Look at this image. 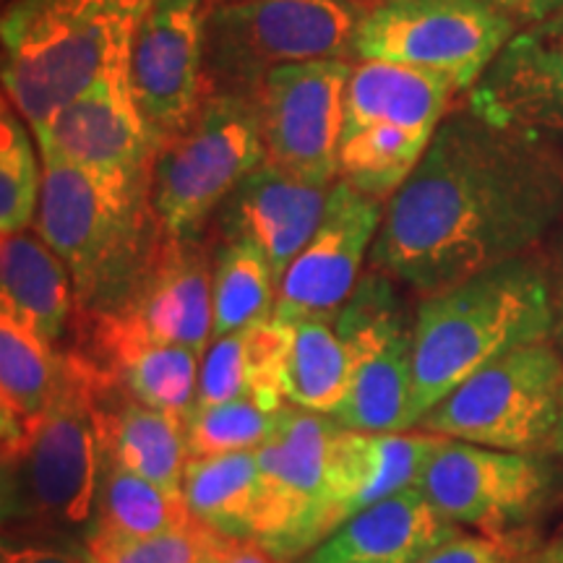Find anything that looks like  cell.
Segmentation results:
<instances>
[{
  "mask_svg": "<svg viewBox=\"0 0 563 563\" xmlns=\"http://www.w3.org/2000/svg\"><path fill=\"white\" fill-rule=\"evenodd\" d=\"M561 222V146L467 104L443 118L386 201L368 264L428 298L527 256Z\"/></svg>",
  "mask_w": 563,
  "mask_h": 563,
  "instance_id": "cell-1",
  "label": "cell"
},
{
  "mask_svg": "<svg viewBox=\"0 0 563 563\" xmlns=\"http://www.w3.org/2000/svg\"><path fill=\"white\" fill-rule=\"evenodd\" d=\"M40 157L34 230L66 264L76 313L123 311L167 238L152 201V178H104L53 152Z\"/></svg>",
  "mask_w": 563,
  "mask_h": 563,
  "instance_id": "cell-2",
  "label": "cell"
},
{
  "mask_svg": "<svg viewBox=\"0 0 563 563\" xmlns=\"http://www.w3.org/2000/svg\"><path fill=\"white\" fill-rule=\"evenodd\" d=\"M551 334V277L534 253L422 298L415 311L407 431L483 365Z\"/></svg>",
  "mask_w": 563,
  "mask_h": 563,
  "instance_id": "cell-3",
  "label": "cell"
},
{
  "mask_svg": "<svg viewBox=\"0 0 563 563\" xmlns=\"http://www.w3.org/2000/svg\"><path fill=\"white\" fill-rule=\"evenodd\" d=\"M58 350L51 410L21 452L3 460V532L81 540L95 527L108 460L97 407L102 371L76 347Z\"/></svg>",
  "mask_w": 563,
  "mask_h": 563,
  "instance_id": "cell-4",
  "label": "cell"
},
{
  "mask_svg": "<svg viewBox=\"0 0 563 563\" xmlns=\"http://www.w3.org/2000/svg\"><path fill=\"white\" fill-rule=\"evenodd\" d=\"M154 0H16L3 13V89L32 131L129 63Z\"/></svg>",
  "mask_w": 563,
  "mask_h": 563,
  "instance_id": "cell-5",
  "label": "cell"
},
{
  "mask_svg": "<svg viewBox=\"0 0 563 563\" xmlns=\"http://www.w3.org/2000/svg\"><path fill=\"white\" fill-rule=\"evenodd\" d=\"M363 0H241L209 5L203 26L207 97L258 102L274 68L350 60Z\"/></svg>",
  "mask_w": 563,
  "mask_h": 563,
  "instance_id": "cell-6",
  "label": "cell"
},
{
  "mask_svg": "<svg viewBox=\"0 0 563 563\" xmlns=\"http://www.w3.org/2000/svg\"><path fill=\"white\" fill-rule=\"evenodd\" d=\"M266 162L258 102L207 97L199 115L157 144L152 201L175 238H203L217 209Z\"/></svg>",
  "mask_w": 563,
  "mask_h": 563,
  "instance_id": "cell-7",
  "label": "cell"
},
{
  "mask_svg": "<svg viewBox=\"0 0 563 563\" xmlns=\"http://www.w3.org/2000/svg\"><path fill=\"white\" fill-rule=\"evenodd\" d=\"M561 391L563 352L551 340L532 342L464 378L415 428L504 452L551 454Z\"/></svg>",
  "mask_w": 563,
  "mask_h": 563,
  "instance_id": "cell-8",
  "label": "cell"
},
{
  "mask_svg": "<svg viewBox=\"0 0 563 563\" xmlns=\"http://www.w3.org/2000/svg\"><path fill=\"white\" fill-rule=\"evenodd\" d=\"M519 32L488 0H373L352 37V58L446 76L473 91Z\"/></svg>",
  "mask_w": 563,
  "mask_h": 563,
  "instance_id": "cell-9",
  "label": "cell"
},
{
  "mask_svg": "<svg viewBox=\"0 0 563 563\" xmlns=\"http://www.w3.org/2000/svg\"><path fill=\"white\" fill-rule=\"evenodd\" d=\"M334 323L350 347L352 384L332 418L350 431H407L415 316L407 313L394 279L376 269L365 272Z\"/></svg>",
  "mask_w": 563,
  "mask_h": 563,
  "instance_id": "cell-10",
  "label": "cell"
},
{
  "mask_svg": "<svg viewBox=\"0 0 563 563\" xmlns=\"http://www.w3.org/2000/svg\"><path fill=\"white\" fill-rule=\"evenodd\" d=\"M559 473L548 454L504 452L449 439L418 488L449 522L473 532H522L553 501Z\"/></svg>",
  "mask_w": 563,
  "mask_h": 563,
  "instance_id": "cell-11",
  "label": "cell"
},
{
  "mask_svg": "<svg viewBox=\"0 0 563 563\" xmlns=\"http://www.w3.org/2000/svg\"><path fill=\"white\" fill-rule=\"evenodd\" d=\"M340 431L342 426L329 415L290 405L279 433L256 449L262 498L253 540L282 563L300 561L319 545V519Z\"/></svg>",
  "mask_w": 563,
  "mask_h": 563,
  "instance_id": "cell-12",
  "label": "cell"
},
{
  "mask_svg": "<svg viewBox=\"0 0 563 563\" xmlns=\"http://www.w3.org/2000/svg\"><path fill=\"white\" fill-rule=\"evenodd\" d=\"M350 60H313L274 68L258 95L266 159L295 178L334 186Z\"/></svg>",
  "mask_w": 563,
  "mask_h": 563,
  "instance_id": "cell-13",
  "label": "cell"
},
{
  "mask_svg": "<svg viewBox=\"0 0 563 563\" xmlns=\"http://www.w3.org/2000/svg\"><path fill=\"white\" fill-rule=\"evenodd\" d=\"M207 0H154L131 42L129 79L154 146L180 133L207 100Z\"/></svg>",
  "mask_w": 563,
  "mask_h": 563,
  "instance_id": "cell-14",
  "label": "cell"
},
{
  "mask_svg": "<svg viewBox=\"0 0 563 563\" xmlns=\"http://www.w3.org/2000/svg\"><path fill=\"white\" fill-rule=\"evenodd\" d=\"M384 209V201L336 180L319 230L279 282L274 319H334L363 279L365 256H371L382 230Z\"/></svg>",
  "mask_w": 563,
  "mask_h": 563,
  "instance_id": "cell-15",
  "label": "cell"
},
{
  "mask_svg": "<svg viewBox=\"0 0 563 563\" xmlns=\"http://www.w3.org/2000/svg\"><path fill=\"white\" fill-rule=\"evenodd\" d=\"M40 152H53L84 170L118 180L152 178V133L136 108L129 63L110 68L95 87L34 131Z\"/></svg>",
  "mask_w": 563,
  "mask_h": 563,
  "instance_id": "cell-16",
  "label": "cell"
},
{
  "mask_svg": "<svg viewBox=\"0 0 563 563\" xmlns=\"http://www.w3.org/2000/svg\"><path fill=\"white\" fill-rule=\"evenodd\" d=\"M74 342L125 394L154 410L188 420L199 389V355L152 340L123 313H76Z\"/></svg>",
  "mask_w": 563,
  "mask_h": 563,
  "instance_id": "cell-17",
  "label": "cell"
},
{
  "mask_svg": "<svg viewBox=\"0 0 563 563\" xmlns=\"http://www.w3.org/2000/svg\"><path fill=\"white\" fill-rule=\"evenodd\" d=\"M470 108L563 150V11L522 26L470 91Z\"/></svg>",
  "mask_w": 563,
  "mask_h": 563,
  "instance_id": "cell-18",
  "label": "cell"
},
{
  "mask_svg": "<svg viewBox=\"0 0 563 563\" xmlns=\"http://www.w3.org/2000/svg\"><path fill=\"white\" fill-rule=\"evenodd\" d=\"M332 186H316L269 159L214 214V241H251L269 258L277 285L327 214Z\"/></svg>",
  "mask_w": 563,
  "mask_h": 563,
  "instance_id": "cell-19",
  "label": "cell"
},
{
  "mask_svg": "<svg viewBox=\"0 0 563 563\" xmlns=\"http://www.w3.org/2000/svg\"><path fill=\"white\" fill-rule=\"evenodd\" d=\"M449 439L420 428L365 433L342 428L334 441L329 488L319 519V543L336 527L394 493L418 485L420 475Z\"/></svg>",
  "mask_w": 563,
  "mask_h": 563,
  "instance_id": "cell-20",
  "label": "cell"
},
{
  "mask_svg": "<svg viewBox=\"0 0 563 563\" xmlns=\"http://www.w3.org/2000/svg\"><path fill=\"white\" fill-rule=\"evenodd\" d=\"M152 340L203 355L214 340L211 249L203 238L167 232L150 274L123 311Z\"/></svg>",
  "mask_w": 563,
  "mask_h": 563,
  "instance_id": "cell-21",
  "label": "cell"
},
{
  "mask_svg": "<svg viewBox=\"0 0 563 563\" xmlns=\"http://www.w3.org/2000/svg\"><path fill=\"white\" fill-rule=\"evenodd\" d=\"M460 532L412 485L355 514L298 563H420Z\"/></svg>",
  "mask_w": 563,
  "mask_h": 563,
  "instance_id": "cell-22",
  "label": "cell"
},
{
  "mask_svg": "<svg viewBox=\"0 0 563 563\" xmlns=\"http://www.w3.org/2000/svg\"><path fill=\"white\" fill-rule=\"evenodd\" d=\"M292 340V323L274 316L251 323L241 332L214 336L201 355L194 410L238 399H253L272 412L285 410L290 402L282 391V376Z\"/></svg>",
  "mask_w": 563,
  "mask_h": 563,
  "instance_id": "cell-23",
  "label": "cell"
},
{
  "mask_svg": "<svg viewBox=\"0 0 563 563\" xmlns=\"http://www.w3.org/2000/svg\"><path fill=\"white\" fill-rule=\"evenodd\" d=\"M97 407L108 460L123 464L125 470L162 488L183 493V475L191 460L186 420L133 399L104 371Z\"/></svg>",
  "mask_w": 563,
  "mask_h": 563,
  "instance_id": "cell-24",
  "label": "cell"
},
{
  "mask_svg": "<svg viewBox=\"0 0 563 563\" xmlns=\"http://www.w3.org/2000/svg\"><path fill=\"white\" fill-rule=\"evenodd\" d=\"M456 87L446 76L386 60L352 66L344 100V131L365 125H397L433 136L446 118Z\"/></svg>",
  "mask_w": 563,
  "mask_h": 563,
  "instance_id": "cell-25",
  "label": "cell"
},
{
  "mask_svg": "<svg viewBox=\"0 0 563 563\" xmlns=\"http://www.w3.org/2000/svg\"><path fill=\"white\" fill-rule=\"evenodd\" d=\"M0 311L60 347L76 316L74 282L66 264L40 232L3 235L0 243Z\"/></svg>",
  "mask_w": 563,
  "mask_h": 563,
  "instance_id": "cell-26",
  "label": "cell"
},
{
  "mask_svg": "<svg viewBox=\"0 0 563 563\" xmlns=\"http://www.w3.org/2000/svg\"><path fill=\"white\" fill-rule=\"evenodd\" d=\"M60 378V350L26 323L0 311V435L3 460L21 452L51 410Z\"/></svg>",
  "mask_w": 563,
  "mask_h": 563,
  "instance_id": "cell-27",
  "label": "cell"
},
{
  "mask_svg": "<svg viewBox=\"0 0 563 563\" xmlns=\"http://www.w3.org/2000/svg\"><path fill=\"white\" fill-rule=\"evenodd\" d=\"M183 498L199 522L235 540L256 534L262 467L256 449L188 460Z\"/></svg>",
  "mask_w": 563,
  "mask_h": 563,
  "instance_id": "cell-28",
  "label": "cell"
},
{
  "mask_svg": "<svg viewBox=\"0 0 563 563\" xmlns=\"http://www.w3.org/2000/svg\"><path fill=\"white\" fill-rule=\"evenodd\" d=\"M352 384V355L334 319L295 323V340L287 357L282 391L300 410L332 415L340 410Z\"/></svg>",
  "mask_w": 563,
  "mask_h": 563,
  "instance_id": "cell-29",
  "label": "cell"
},
{
  "mask_svg": "<svg viewBox=\"0 0 563 563\" xmlns=\"http://www.w3.org/2000/svg\"><path fill=\"white\" fill-rule=\"evenodd\" d=\"M277 277L264 251L251 241H214L211 249V295L214 336H224L274 316Z\"/></svg>",
  "mask_w": 563,
  "mask_h": 563,
  "instance_id": "cell-30",
  "label": "cell"
},
{
  "mask_svg": "<svg viewBox=\"0 0 563 563\" xmlns=\"http://www.w3.org/2000/svg\"><path fill=\"white\" fill-rule=\"evenodd\" d=\"M194 519L183 493L162 488L125 470L123 464L104 460L95 527L131 538H152V534L183 530L194 525Z\"/></svg>",
  "mask_w": 563,
  "mask_h": 563,
  "instance_id": "cell-31",
  "label": "cell"
},
{
  "mask_svg": "<svg viewBox=\"0 0 563 563\" xmlns=\"http://www.w3.org/2000/svg\"><path fill=\"white\" fill-rule=\"evenodd\" d=\"M431 139L397 125L342 131L340 180L373 199L389 201L418 167Z\"/></svg>",
  "mask_w": 563,
  "mask_h": 563,
  "instance_id": "cell-32",
  "label": "cell"
},
{
  "mask_svg": "<svg viewBox=\"0 0 563 563\" xmlns=\"http://www.w3.org/2000/svg\"><path fill=\"white\" fill-rule=\"evenodd\" d=\"M37 139L9 100L0 110V230L3 235L34 228L42 196Z\"/></svg>",
  "mask_w": 563,
  "mask_h": 563,
  "instance_id": "cell-33",
  "label": "cell"
},
{
  "mask_svg": "<svg viewBox=\"0 0 563 563\" xmlns=\"http://www.w3.org/2000/svg\"><path fill=\"white\" fill-rule=\"evenodd\" d=\"M228 540V534L194 519V525L183 530L152 538H131L104 527H91L84 545L95 563H217Z\"/></svg>",
  "mask_w": 563,
  "mask_h": 563,
  "instance_id": "cell-34",
  "label": "cell"
},
{
  "mask_svg": "<svg viewBox=\"0 0 563 563\" xmlns=\"http://www.w3.org/2000/svg\"><path fill=\"white\" fill-rule=\"evenodd\" d=\"M287 410L272 412L253 399H238L214 407H199L186 420V441L191 460L232 452H253L269 443L285 426Z\"/></svg>",
  "mask_w": 563,
  "mask_h": 563,
  "instance_id": "cell-35",
  "label": "cell"
},
{
  "mask_svg": "<svg viewBox=\"0 0 563 563\" xmlns=\"http://www.w3.org/2000/svg\"><path fill=\"white\" fill-rule=\"evenodd\" d=\"M532 551V534L522 532H460L441 543L420 563H527Z\"/></svg>",
  "mask_w": 563,
  "mask_h": 563,
  "instance_id": "cell-36",
  "label": "cell"
},
{
  "mask_svg": "<svg viewBox=\"0 0 563 563\" xmlns=\"http://www.w3.org/2000/svg\"><path fill=\"white\" fill-rule=\"evenodd\" d=\"M0 563H95L81 540L3 532Z\"/></svg>",
  "mask_w": 563,
  "mask_h": 563,
  "instance_id": "cell-37",
  "label": "cell"
},
{
  "mask_svg": "<svg viewBox=\"0 0 563 563\" xmlns=\"http://www.w3.org/2000/svg\"><path fill=\"white\" fill-rule=\"evenodd\" d=\"M488 3H493L496 9H501L506 16L517 21L519 30H522V26L538 24V21L563 11V0H488Z\"/></svg>",
  "mask_w": 563,
  "mask_h": 563,
  "instance_id": "cell-38",
  "label": "cell"
},
{
  "mask_svg": "<svg viewBox=\"0 0 563 563\" xmlns=\"http://www.w3.org/2000/svg\"><path fill=\"white\" fill-rule=\"evenodd\" d=\"M551 277V306H553V334L551 342L563 352V238L555 249V256L548 264Z\"/></svg>",
  "mask_w": 563,
  "mask_h": 563,
  "instance_id": "cell-39",
  "label": "cell"
},
{
  "mask_svg": "<svg viewBox=\"0 0 563 563\" xmlns=\"http://www.w3.org/2000/svg\"><path fill=\"white\" fill-rule=\"evenodd\" d=\"M217 563H282V561L274 553L266 551L262 543H256V540L230 538Z\"/></svg>",
  "mask_w": 563,
  "mask_h": 563,
  "instance_id": "cell-40",
  "label": "cell"
},
{
  "mask_svg": "<svg viewBox=\"0 0 563 563\" xmlns=\"http://www.w3.org/2000/svg\"><path fill=\"white\" fill-rule=\"evenodd\" d=\"M553 454H559L561 460H563V391H561V415H559V428H555Z\"/></svg>",
  "mask_w": 563,
  "mask_h": 563,
  "instance_id": "cell-41",
  "label": "cell"
},
{
  "mask_svg": "<svg viewBox=\"0 0 563 563\" xmlns=\"http://www.w3.org/2000/svg\"><path fill=\"white\" fill-rule=\"evenodd\" d=\"M540 561H543V563H563V540H561V543H555L551 551H545L543 555H540Z\"/></svg>",
  "mask_w": 563,
  "mask_h": 563,
  "instance_id": "cell-42",
  "label": "cell"
},
{
  "mask_svg": "<svg viewBox=\"0 0 563 563\" xmlns=\"http://www.w3.org/2000/svg\"><path fill=\"white\" fill-rule=\"evenodd\" d=\"M209 5H220V3H241V0H207Z\"/></svg>",
  "mask_w": 563,
  "mask_h": 563,
  "instance_id": "cell-43",
  "label": "cell"
},
{
  "mask_svg": "<svg viewBox=\"0 0 563 563\" xmlns=\"http://www.w3.org/2000/svg\"><path fill=\"white\" fill-rule=\"evenodd\" d=\"M527 563H534V561H527ZM538 563H543V561H538Z\"/></svg>",
  "mask_w": 563,
  "mask_h": 563,
  "instance_id": "cell-44",
  "label": "cell"
}]
</instances>
